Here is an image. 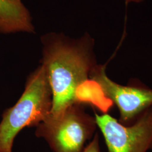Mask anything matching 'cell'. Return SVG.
Masks as SVG:
<instances>
[{"mask_svg": "<svg viewBox=\"0 0 152 152\" xmlns=\"http://www.w3.org/2000/svg\"><path fill=\"white\" fill-rule=\"evenodd\" d=\"M42 65L46 69L53 95L48 118L61 114L73 104L82 103L78 90L90 79L98 65L94 42L88 34L73 40L58 34L44 36Z\"/></svg>", "mask_w": 152, "mask_h": 152, "instance_id": "1", "label": "cell"}, {"mask_svg": "<svg viewBox=\"0 0 152 152\" xmlns=\"http://www.w3.org/2000/svg\"><path fill=\"white\" fill-rule=\"evenodd\" d=\"M53 95L46 69L39 66L28 78L21 97L2 114L0 122V152H12L15 138L24 128L33 127L48 117Z\"/></svg>", "mask_w": 152, "mask_h": 152, "instance_id": "2", "label": "cell"}, {"mask_svg": "<svg viewBox=\"0 0 152 152\" xmlns=\"http://www.w3.org/2000/svg\"><path fill=\"white\" fill-rule=\"evenodd\" d=\"M36 127V136L44 139L54 152H82L98 127L95 117L85 112L82 103L72 105Z\"/></svg>", "mask_w": 152, "mask_h": 152, "instance_id": "3", "label": "cell"}, {"mask_svg": "<svg viewBox=\"0 0 152 152\" xmlns=\"http://www.w3.org/2000/svg\"><path fill=\"white\" fill-rule=\"evenodd\" d=\"M108 152L152 151V105L130 125L121 124L108 114H95Z\"/></svg>", "mask_w": 152, "mask_h": 152, "instance_id": "4", "label": "cell"}, {"mask_svg": "<svg viewBox=\"0 0 152 152\" xmlns=\"http://www.w3.org/2000/svg\"><path fill=\"white\" fill-rule=\"evenodd\" d=\"M104 95L116 105L120 112L118 121L130 125L146 109L152 105V89L137 85H122L109 78L106 65L98 64L90 75Z\"/></svg>", "mask_w": 152, "mask_h": 152, "instance_id": "5", "label": "cell"}, {"mask_svg": "<svg viewBox=\"0 0 152 152\" xmlns=\"http://www.w3.org/2000/svg\"><path fill=\"white\" fill-rule=\"evenodd\" d=\"M29 12L22 1L0 0V33L33 32Z\"/></svg>", "mask_w": 152, "mask_h": 152, "instance_id": "6", "label": "cell"}, {"mask_svg": "<svg viewBox=\"0 0 152 152\" xmlns=\"http://www.w3.org/2000/svg\"><path fill=\"white\" fill-rule=\"evenodd\" d=\"M82 152H102L100 148L99 136L98 133H95L92 140L85 147Z\"/></svg>", "mask_w": 152, "mask_h": 152, "instance_id": "7", "label": "cell"}, {"mask_svg": "<svg viewBox=\"0 0 152 152\" xmlns=\"http://www.w3.org/2000/svg\"><path fill=\"white\" fill-rule=\"evenodd\" d=\"M124 1L126 4H129V3H132V2L140 3L144 0H124Z\"/></svg>", "mask_w": 152, "mask_h": 152, "instance_id": "8", "label": "cell"}, {"mask_svg": "<svg viewBox=\"0 0 152 152\" xmlns=\"http://www.w3.org/2000/svg\"><path fill=\"white\" fill-rule=\"evenodd\" d=\"M12 1H18V2H20V1H21L22 0H12Z\"/></svg>", "mask_w": 152, "mask_h": 152, "instance_id": "9", "label": "cell"}]
</instances>
